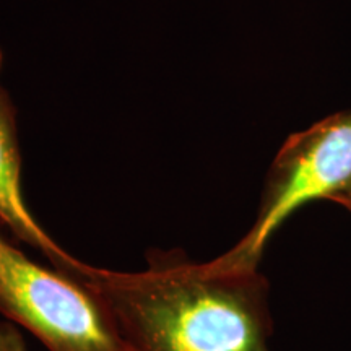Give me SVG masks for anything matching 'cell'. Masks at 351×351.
I'll use <instances>...</instances> for the list:
<instances>
[{"label":"cell","instance_id":"cell-7","mask_svg":"<svg viewBox=\"0 0 351 351\" xmlns=\"http://www.w3.org/2000/svg\"><path fill=\"white\" fill-rule=\"evenodd\" d=\"M2 60H3V57H2V51H0V69H2Z\"/></svg>","mask_w":351,"mask_h":351},{"label":"cell","instance_id":"cell-4","mask_svg":"<svg viewBox=\"0 0 351 351\" xmlns=\"http://www.w3.org/2000/svg\"><path fill=\"white\" fill-rule=\"evenodd\" d=\"M0 221L20 243L36 249L54 269L64 274H69L82 262L51 238L26 205L21 189L16 111L3 88H0Z\"/></svg>","mask_w":351,"mask_h":351},{"label":"cell","instance_id":"cell-1","mask_svg":"<svg viewBox=\"0 0 351 351\" xmlns=\"http://www.w3.org/2000/svg\"><path fill=\"white\" fill-rule=\"evenodd\" d=\"M67 275L106 306L130 351H271L270 283L261 270L219 271L182 249H148L145 269L80 262Z\"/></svg>","mask_w":351,"mask_h":351},{"label":"cell","instance_id":"cell-5","mask_svg":"<svg viewBox=\"0 0 351 351\" xmlns=\"http://www.w3.org/2000/svg\"><path fill=\"white\" fill-rule=\"evenodd\" d=\"M0 351H28L20 327L8 320L0 322Z\"/></svg>","mask_w":351,"mask_h":351},{"label":"cell","instance_id":"cell-6","mask_svg":"<svg viewBox=\"0 0 351 351\" xmlns=\"http://www.w3.org/2000/svg\"><path fill=\"white\" fill-rule=\"evenodd\" d=\"M330 202H335V204H339L340 207L346 208L351 213V191L345 192V194H340V195L333 197Z\"/></svg>","mask_w":351,"mask_h":351},{"label":"cell","instance_id":"cell-3","mask_svg":"<svg viewBox=\"0 0 351 351\" xmlns=\"http://www.w3.org/2000/svg\"><path fill=\"white\" fill-rule=\"evenodd\" d=\"M0 314L47 351H130L106 306L85 283L34 262L2 231Z\"/></svg>","mask_w":351,"mask_h":351},{"label":"cell","instance_id":"cell-2","mask_svg":"<svg viewBox=\"0 0 351 351\" xmlns=\"http://www.w3.org/2000/svg\"><path fill=\"white\" fill-rule=\"evenodd\" d=\"M351 191V109L324 117L285 140L263 186L251 228L208 265L219 271L258 270L267 244L302 205Z\"/></svg>","mask_w":351,"mask_h":351}]
</instances>
